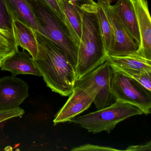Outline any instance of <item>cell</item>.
<instances>
[{"label":"cell","mask_w":151,"mask_h":151,"mask_svg":"<svg viewBox=\"0 0 151 151\" xmlns=\"http://www.w3.org/2000/svg\"><path fill=\"white\" fill-rule=\"evenodd\" d=\"M106 60L119 68L151 71V60L140 56L137 52L124 56H107Z\"/></svg>","instance_id":"16"},{"label":"cell","mask_w":151,"mask_h":151,"mask_svg":"<svg viewBox=\"0 0 151 151\" xmlns=\"http://www.w3.org/2000/svg\"><path fill=\"white\" fill-rule=\"evenodd\" d=\"M57 17L67 26L65 16L58 0H43Z\"/></svg>","instance_id":"23"},{"label":"cell","mask_w":151,"mask_h":151,"mask_svg":"<svg viewBox=\"0 0 151 151\" xmlns=\"http://www.w3.org/2000/svg\"><path fill=\"white\" fill-rule=\"evenodd\" d=\"M10 16L40 32V29L28 0H5Z\"/></svg>","instance_id":"13"},{"label":"cell","mask_w":151,"mask_h":151,"mask_svg":"<svg viewBox=\"0 0 151 151\" xmlns=\"http://www.w3.org/2000/svg\"><path fill=\"white\" fill-rule=\"evenodd\" d=\"M143 114V111L138 107L128 102L116 100L109 106L76 116L69 122L79 124L89 132L94 134L104 131L109 133L120 122Z\"/></svg>","instance_id":"4"},{"label":"cell","mask_w":151,"mask_h":151,"mask_svg":"<svg viewBox=\"0 0 151 151\" xmlns=\"http://www.w3.org/2000/svg\"><path fill=\"white\" fill-rule=\"evenodd\" d=\"M98 5L101 6L104 8L108 7L110 6L111 0H98Z\"/></svg>","instance_id":"26"},{"label":"cell","mask_w":151,"mask_h":151,"mask_svg":"<svg viewBox=\"0 0 151 151\" xmlns=\"http://www.w3.org/2000/svg\"><path fill=\"white\" fill-rule=\"evenodd\" d=\"M72 151H122L120 149H115L114 147H109L102 146L98 145H92V144H86L82 145L79 146L72 147L71 149Z\"/></svg>","instance_id":"22"},{"label":"cell","mask_w":151,"mask_h":151,"mask_svg":"<svg viewBox=\"0 0 151 151\" xmlns=\"http://www.w3.org/2000/svg\"><path fill=\"white\" fill-rule=\"evenodd\" d=\"M29 86L16 76L0 78V111L19 108L29 96Z\"/></svg>","instance_id":"7"},{"label":"cell","mask_w":151,"mask_h":151,"mask_svg":"<svg viewBox=\"0 0 151 151\" xmlns=\"http://www.w3.org/2000/svg\"><path fill=\"white\" fill-rule=\"evenodd\" d=\"M24 113V110L20 108L16 109L0 111V123L14 117L22 116Z\"/></svg>","instance_id":"24"},{"label":"cell","mask_w":151,"mask_h":151,"mask_svg":"<svg viewBox=\"0 0 151 151\" xmlns=\"http://www.w3.org/2000/svg\"><path fill=\"white\" fill-rule=\"evenodd\" d=\"M96 15L105 51L108 55L112 49L114 43L113 30L104 7L98 5Z\"/></svg>","instance_id":"17"},{"label":"cell","mask_w":151,"mask_h":151,"mask_svg":"<svg viewBox=\"0 0 151 151\" xmlns=\"http://www.w3.org/2000/svg\"><path fill=\"white\" fill-rule=\"evenodd\" d=\"M1 68L2 70L10 71L13 76L22 74L42 77L34 63L33 58L24 51L21 52L18 50L4 61Z\"/></svg>","instance_id":"11"},{"label":"cell","mask_w":151,"mask_h":151,"mask_svg":"<svg viewBox=\"0 0 151 151\" xmlns=\"http://www.w3.org/2000/svg\"><path fill=\"white\" fill-rule=\"evenodd\" d=\"M124 150L126 151H151V141H149L142 145H130Z\"/></svg>","instance_id":"25"},{"label":"cell","mask_w":151,"mask_h":151,"mask_svg":"<svg viewBox=\"0 0 151 151\" xmlns=\"http://www.w3.org/2000/svg\"><path fill=\"white\" fill-rule=\"evenodd\" d=\"M35 32L38 52L33 61L47 87L63 96L72 93L76 81L74 67L55 43Z\"/></svg>","instance_id":"1"},{"label":"cell","mask_w":151,"mask_h":151,"mask_svg":"<svg viewBox=\"0 0 151 151\" xmlns=\"http://www.w3.org/2000/svg\"><path fill=\"white\" fill-rule=\"evenodd\" d=\"M95 92L75 87L72 93L53 120L55 124L69 122L89 108L97 95Z\"/></svg>","instance_id":"8"},{"label":"cell","mask_w":151,"mask_h":151,"mask_svg":"<svg viewBox=\"0 0 151 151\" xmlns=\"http://www.w3.org/2000/svg\"><path fill=\"white\" fill-rule=\"evenodd\" d=\"M96 12L83 11L82 35L75 68L76 80L80 79L106 61Z\"/></svg>","instance_id":"2"},{"label":"cell","mask_w":151,"mask_h":151,"mask_svg":"<svg viewBox=\"0 0 151 151\" xmlns=\"http://www.w3.org/2000/svg\"><path fill=\"white\" fill-rule=\"evenodd\" d=\"M110 6L104 8L114 36L113 47L107 56H124L136 52L138 49V45L130 36Z\"/></svg>","instance_id":"9"},{"label":"cell","mask_w":151,"mask_h":151,"mask_svg":"<svg viewBox=\"0 0 151 151\" xmlns=\"http://www.w3.org/2000/svg\"><path fill=\"white\" fill-rule=\"evenodd\" d=\"M18 50L13 30L0 29V68L7 59Z\"/></svg>","instance_id":"18"},{"label":"cell","mask_w":151,"mask_h":151,"mask_svg":"<svg viewBox=\"0 0 151 151\" xmlns=\"http://www.w3.org/2000/svg\"><path fill=\"white\" fill-rule=\"evenodd\" d=\"M111 67L110 89L116 100L131 103L148 115L151 111V92L136 80Z\"/></svg>","instance_id":"5"},{"label":"cell","mask_w":151,"mask_h":151,"mask_svg":"<svg viewBox=\"0 0 151 151\" xmlns=\"http://www.w3.org/2000/svg\"><path fill=\"white\" fill-rule=\"evenodd\" d=\"M12 20L13 32L17 46L27 51L32 58H35L38 47L34 30L18 20Z\"/></svg>","instance_id":"14"},{"label":"cell","mask_w":151,"mask_h":151,"mask_svg":"<svg viewBox=\"0 0 151 151\" xmlns=\"http://www.w3.org/2000/svg\"><path fill=\"white\" fill-rule=\"evenodd\" d=\"M28 1L40 27V33L60 47L75 69L78 46L68 27L43 0Z\"/></svg>","instance_id":"3"},{"label":"cell","mask_w":151,"mask_h":151,"mask_svg":"<svg viewBox=\"0 0 151 151\" xmlns=\"http://www.w3.org/2000/svg\"><path fill=\"white\" fill-rule=\"evenodd\" d=\"M112 66L115 67L116 69L119 70L124 74L135 79L137 82L142 85L146 89H147L149 91L151 92V71L124 68L116 67L114 65Z\"/></svg>","instance_id":"19"},{"label":"cell","mask_w":151,"mask_h":151,"mask_svg":"<svg viewBox=\"0 0 151 151\" xmlns=\"http://www.w3.org/2000/svg\"><path fill=\"white\" fill-rule=\"evenodd\" d=\"M0 29L13 30V20L6 5L5 0H0Z\"/></svg>","instance_id":"20"},{"label":"cell","mask_w":151,"mask_h":151,"mask_svg":"<svg viewBox=\"0 0 151 151\" xmlns=\"http://www.w3.org/2000/svg\"><path fill=\"white\" fill-rule=\"evenodd\" d=\"M110 7L139 46L140 42V36L137 17L131 0H117L115 5H111Z\"/></svg>","instance_id":"12"},{"label":"cell","mask_w":151,"mask_h":151,"mask_svg":"<svg viewBox=\"0 0 151 151\" xmlns=\"http://www.w3.org/2000/svg\"><path fill=\"white\" fill-rule=\"evenodd\" d=\"M58 1L65 16L67 27L79 46L82 35V14L83 11L65 0Z\"/></svg>","instance_id":"15"},{"label":"cell","mask_w":151,"mask_h":151,"mask_svg":"<svg viewBox=\"0 0 151 151\" xmlns=\"http://www.w3.org/2000/svg\"><path fill=\"white\" fill-rule=\"evenodd\" d=\"M111 75V66L106 60L86 76L76 80L75 87L97 93L93 103L97 110L103 109L116 101L110 89Z\"/></svg>","instance_id":"6"},{"label":"cell","mask_w":151,"mask_h":151,"mask_svg":"<svg viewBox=\"0 0 151 151\" xmlns=\"http://www.w3.org/2000/svg\"><path fill=\"white\" fill-rule=\"evenodd\" d=\"M133 5L140 36V42L137 52L151 60V20L147 0H131Z\"/></svg>","instance_id":"10"},{"label":"cell","mask_w":151,"mask_h":151,"mask_svg":"<svg viewBox=\"0 0 151 151\" xmlns=\"http://www.w3.org/2000/svg\"><path fill=\"white\" fill-rule=\"evenodd\" d=\"M78 9L86 12H96L98 6L93 0H65Z\"/></svg>","instance_id":"21"}]
</instances>
